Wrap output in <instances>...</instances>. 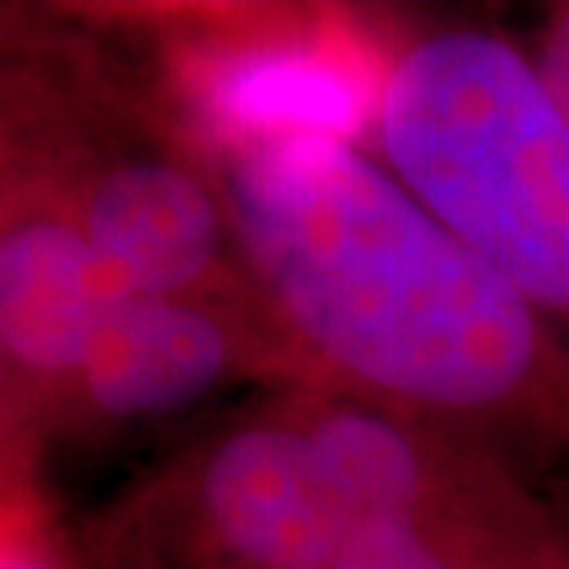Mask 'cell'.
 <instances>
[{
    "label": "cell",
    "mask_w": 569,
    "mask_h": 569,
    "mask_svg": "<svg viewBox=\"0 0 569 569\" xmlns=\"http://www.w3.org/2000/svg\"><path fill=\"white\" fill-rule=\"evenodd\" d=\"M545 515L515 468L460 435L287 385L161 477L148 540L182 569H305L376 528Z\"/></svg>",
    "instance_id": "1"
},
{
    "label": "cell",
    "mask_w": 569,
    "mask_h": 569,
    "mask_svg": "<svg viewBox=\"0 0 569 569\" xmlns=\"http://www.w3.org/2000/svg\"><path fill=\"white\" fill-rule=\"evenodd\" d=\"M367 152L569 342V122L528 47L472 21L406 30Z\"/></svg>",
    "instance_id": "2"
},
{
    "label": "cell",
    "mask_w": 569,
    "mask_h": 569,
    "mask_svg": "<svg viewBox=\"0 0 569 569\" xmlns=\"http://www.w3.org/2000/svg\"><path fill=\"white\" fill-rule=\"evenodd\" d=\"M161 119L203 157L274 136L367 148L406 30L342 9H190L157 18Z\"/></svg>",
    "instance_id": "3"
},
{
    "label": "cell",
    "mask_w": 569,
    "mask_h": 569,
    "mask_svg": "<svg viewBox=\"0 0 569 569\" xmlns=\"http://www.w3.org/2000/svg\"><path fill=\"white\" fill-rule=\"evenodd\" d=\"M13 63V60H9ZM0 63V456L34 465L60 422L106 283Z\"/></svg>",
    "instance_id": "4"
},
{
    "label": "cell",
    "mask_w": 569,
    "mask_h": 569,
    "mask_svg": "<svg viewBox=\"0 0 569 569\" xmlns=\"http://www.w3.org/2000/svg\"><path fill=\"white\" fill-rule=\"evenodd\" d=\"M232 385H305L291 346L253 283L178 296H122L89 338L60 422L63 435H114L207 406Z\"/></svg>",
    "instance_id": "5"
},
{
    "label": "cell",
    "mask_w": 569,
    "mask_h": 569,
    "mask_svg": "<svg viewBox=\"0 0 569 569\" xmlns=\"http://www.w3.org/2000/svg\"><path fill=\"white\" fill-rule=\"evenodd\" d=\"M569 549L566 519L397 523L376 528L305 569H531Z\"/></svg>",
    "instance_id": "6"
},
{
    "label": "cell",
    "mask_w": 569,
    "mask_h": 569,
    "mask_svg": "<svg viewBox=\"0 0 569 569\" xmlns=\"http://www.w3.org/2000/svg\"><path fill=\"white\" fill-rule=\"evenodd\" d=\"M0 569H72L30 468L9 460H0Z\"/></svg>",
    "instance_id": "7"
},
{
    "label": "cell",
    "mask_w": 569,
    "mask_h": 569,
    "mask_svg": "<svg viewBox=\"0 0 569 569\" xmlns=\"http://www.w3.org/2000/svg\"><path fill=\"white\" fill-rule=\"evenodd\" d=\"M528 56L536 63V72H540L545 89L552 93L557 110L569 122V0H557V4L545 9Z\"/></svg>",
    "instance_id": "8"
},
{
    "label": "cell",
    "mask_w": 569,
    "mask_h": 569,
    "mask_svg": "<svg viewBox=\"0 0 569 569\" xmlns=\"http://www.w3.org/2000/svg\"><path fill=\"white\" fill-rule=\"evenodd\" d=\"M51 34H56V21L42 18L39 9L0 4V63L51 47Z\"/></svg>",
    "instance_id": "9"
},
{
    "label": "cell",
    "mask_w": 569,
    "mask_h": 569,
    "mask_svg": "<svg viewBox=\"0 0 569 569\" xmlns=\"http://www.w3.org/2000/svg\"><path fill=\"white\" fill-rule=\"evenodd\" d=\"M531 569H569V549H561L557 557H549V561H540V566H531Z\"/></svg>",
    "instance_id": "10"
},
{
    "label": "cell",
    "mask_w": 569,
    "mask_h": 569,
    "mask_svg": "<svg viewBox=\"0 0 569 569\" xmlns=\"http://www.w3.org/2000/svg\"><path fill=\"white\" fill-rule=\"evenodd\" d=\"M0 460H4V456H0ZM9 465H13V460H9Z\"/></svg>",
    "instance_id": "11"
}]
</instances>
